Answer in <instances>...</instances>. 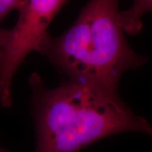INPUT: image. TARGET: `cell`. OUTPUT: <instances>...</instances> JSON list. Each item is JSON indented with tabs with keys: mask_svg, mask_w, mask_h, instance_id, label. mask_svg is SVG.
I'll return each mask as SVG.
<instances>
[{
	"mask_svg": "<svg viewBox=\"0 0 152 152\" xmlns=\"http://www.w3.org/2000/svg\"><path fill=\"white\" fill-rule=\"evenodd\" d=\"M23 0H0V33L3 28L1 24L11 11L18 10V8L22 4Z\"/></svg>",
	"mask_w": 152,
	"mask_h": 152,
	"instance_id": "cell-5",
	"label": "cell"
},
{
	"mask_svg": "<svg viewBox=\"0 0 152 152\" xmlns=\"http://www.w3.org/2000/svg\"><path fill=\"white\" fill-rule=\"evenodd\" d=\"M129 10L120 11V21L125 33L135 36L143 27V18L152 10V0H132Z\"/></svg>",
	"mask_w": 152,
	"mask_h": 152,
	"instance_id": "cell-4",
	"label": "cell"
},
{
	"mask_svg": "<svg viewBox=\"0 0 152 152\" xmlns=\"http://www.w3.org/2000/svg\"><path fill=\"white\" fill-rule=\"evenodd\" d=\"M29 86L36 152H78L124 132L151 134L149 122L134 113L118 91L71 80L49 88L37 73L31 75Z\"/></svg>",
	"mask_w": 152,
	"mask_h": 152,
	"instance_id": "cell-1",
	"label": "cell"
},
{
	"mask_svg": "<svg viewBox=\"0 0 152 152\" xmlns=\"http://www.w3.org/2000/svg\"><path fill=\"white\" fill-rule=\"evenodd\" d=\"M118 4L119 0H90L65 32L43 38L38 53L66 80L118 91L124 74L147 62L126 39Z\"/></svg>",
	"mask_w": 152,
	"mask_h": 152,
	"instance_id": "cell-2",
	"label": "cell"
},
{
	"mask_svg": "<svg viewBox=\"0 0 152 152\" xmlns=\"http://www.w3.org/2000/svg\"><path fill=\"white\" fill-rule=\"evenodd\" d=\"M0 152H9L7 150H5V149H4V148H1L0 147Z\"/></svg>",
	"mask_w": 152,
	"mask_h": 152,
	"instance_id": "cell-6",
	"label": "cell"
},
{
	"mask_svg": "<svg viewBox=\"0 0 152 152\" xmlns=\"http://www.w3.org/2000/svg\"><path fill=\"white\" fill-rule=\"evenodd\" d=\"M67 0H23L14 27L0 33V105L12 103V82L31 52H38L50 23Z\"/></svg>",
	"mask_w": 152,
	"mask_h": 152,
	"instance_id": "cell-3",
	"label": "cell"
}]
</instances>
